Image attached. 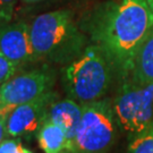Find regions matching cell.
<instances>
[{"label":"cell","mask_w":153,"mask_h":153,"mask_svg":"<svg viewBox=\"0 0 153 153\" xmlns=\"http://www.w3.org/2000/svg\"><path fill=\"white\" fill-rule=\"evenodd\" d=\"M90 33L111 61L119 79L131 76L137 51L153 27V10L146 0L105 2L90 18Z\"/></svg>","instance_id":"cell-1"},{"label":"cell","mask_w":153,"mask_h":153,"mask_svg":"<svg viewBox=\"0 0 153 153\" xmlns=\"http://www.w3.org/2000/svg\"><path fill=\"white\" fill-rule=\"evenodd\" d=\"M31 41L36 61L45 64L68 65L86 48L84 36L71 11L44 13L35 17L31 24Z\"/></svg>","instance_id":"cell-2"},{"label":"cell","mask_w":153,"mask_h":153,"mask_svg":"<svg viewBox=\"0 0 153 153\" xmlns=\"http://www.w3.org/2000/svg\"><path fill=\"white\" fill-rule=\"evenodd\" d=\"M115 76L109 58L93 44L62 68L61 83L68 98L84 104L105 98Z\"/></svg>","instance_id":"cell-3"},{"label":"cell","mask_w":153,"mask_h":153,"mask_svg":"<svg viewBox=\"0 0 153 153\" xmlns=\"http://www.w3.org/2000/svg\"><path fill=\"white\" fill-rule=\"evenodd\" d=\"M120 133L112 99L103 98L84 103L75 138L62 153H108Z\"/></svg>","instance_id":"cell-4"},{"label":"cell","mask_w":153,"mask_h":153,"mask_svg":"<svg viewBox=\"0 0 153 153\" xmlns=\"http://www.w3.org/2000/svg\"><path fill=\"white\" fill-rule=\"evenodd\" d=\"M112 107L120 131L129 140L153 120V83L140 84L131 77L121 79Z\"/></svg>","instance_id":"cell-5"},{"label":"cell","mask_w":153,"mask_h":153,"mask_svg":"<svg viewBox=\"0 0 153 153\" xmlns=\"http://www.w3.org/2000/svg\"><path fill=\"white\" fill-rule=\"evenodd\" d=\"M56 71L49 65L17 73L0 85V114L9 115L17 105L33 101L52 92Z\"/></svg>","instance_id":"cell-6"},{"label":"cell","mask_w":153,"mask_h":153,"mask_svg":"<svg viewBox=\"0 0 153 153\" xmlns=\"http://www.w3.org/2000/svg\"><path fill=\"white\" fill-rule=\"evenodd\" d=\"M57 100L53 91L33 101L17 105L7 117L8 137L30 138L38 134L48 116L50 104Z\"/></svg>","instance_id":"cell-7"},{"label":"cell","mask_w":153,"mask_h":153,"mask_svg":"<svg viewBox=\"0 0 153 153\" xmlns=\"http://www.w3.org/2000/svg\"><path fill=\"white\" fill-rule=\"evenodd\" d=\"M0 52L19 69L36 62L31 41V25L23 21L0 25Z\"/></svg>","instance_id":"cell-8"},{"label":"cell","mask_w":153,"mask_h":153,"mask_svg":"<svg viewBox=\"0 0 153 153\" xmlns=\"http://www.w3.org/2000/svg\"><path fill=\"white\" fill-rule=\"evenodd\" d=\"M82 114L83 104L68 97L62 100H56L50 104L47 118L65 131L68 141L66 149L71 146L75 138L77 128L82 119Z\"/></svg>","instance_id":"cell-9"},{"label":"cell","mask_w":153,"mask_h":153,"mask_svg":"<svg viewBox=\"0 0 153 153\" xmlns=\"http://www.w3.org/2000/svg\"><path fill=\"white\" fill-rule=\"evenodd\" d=\"M129 77L140 84L153 83V27L137 51Z\"/></svg>","instance_id":"cell-10"},{"label":"cell","mask_w":153,"mask_h":153,"mask_svg":"<svg viewBox=\"0 0 153 153\" xmlns=\"http://www.w3.org/2000/svg\"><path fill=\"white\" fill-rule=\"evenodd\" d=\"M36 140L44 153H62L68 144L65 131L48 118L40 127Z\"/></svg>","instance_id":"cell-11"},{"label":"cell","mask_w":153,"mask_h":153,"mask_svg":"<svg viewBox=\"0 0 153 153\" xmlns=\"http://www.w3.org/2000/svg\"><path fill=\"white\" fill-rule=\"evenodd\" d=\"M128 141L126 153H153V120L146 128Z\"/></svg>","instance_id":"cell-12"},{"label":"cell","mask_w":153,"mask_h":153,"mask_svg":"<svg viewBox=\"0 0 153 153\" xmlns=\"http://www.w3.org/2000/svg\"><path fill=\"white\" fill-rule=\"evenodd\" d=\"M19 67L9 60L5 55L0 52V85L9 81L11 77L15 76Z\"/></svg>","instance_id":"cell-13"},{"label":"cell","mask_w":153,"mask_h":153,"mask_svg":"<svg viewBox=\"0 0 153 153\" xmlns=\"http://www.w3.org/2000/svg\"><path fill=\"white\" fill-rule=\"evenodd\" d=\"M0 153H30V150L23 146L19 137H10L1 142Z\"/></svg>","instance_id":"cell-14"},{"label":"cell","mask_w":153,"mask_h":153,"mask_svg":"<svg viewBox=\"0 0 153 153\" xmlns=\"http://www.w3.org/2000/svg\"><path fill=\"white\" fill-rule=\"evenodd\" d=\"M17 0H0V25L11 22Z\"/></svg>","instance_id":"cell-15"},{"label":"cell","mask_w":153,"mask_h":153,"mask_svg":"<svg viewBox=\"0 0 153 153\" xmlns=\"http://www.w3.org/2000/svg\"><path fill=\"white\" fill-rule=\"evenodd\" d=\"M7 117H8V115L0 114V144L5 138L8 137V134H7Z\"/></svg>","instance_id":"cell-16"},{"label":"cell","mask_w":153,"mask_h":153,"mask_svg":"<svg viewBox=\"0 0 153 153\" xmlns=\"http://www.w3.org/2000/svg\"><path fill=\"white\" fill-rule=\"evenodd\" d=\"M24 4H36V2H41V1H43V0H22Z\"/></svg>","instance_id":"cell-17"},{"label":"cell","mask_w":153,"mask_h":153,"mask_svg":"<svg viewBox=\"0 0 153 153\" xmlns=\"http://www.w3.org/2000/svg\"><path fill=\"white\" fill-rule=\"evenodd\" d=\"M148 1V4L150 5V7L152 8V10H153V0H146Z\"/></svg>","instance_id":"cell-18"}]
</instances>
